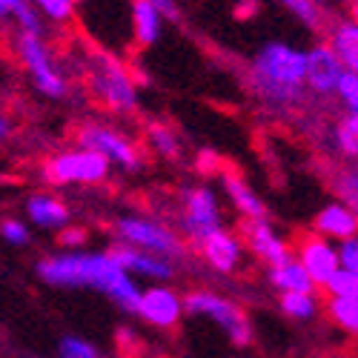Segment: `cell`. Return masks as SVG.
<instances>
[{"label": "cell", "mask_w": 358, "mask_h": 358, "mask_svg": "<svg viewBox=\"0 0 358 358\" xmlns=\"http://www.w3.org/2000/svg\"><path fill=\"white\" fill-rule=\"evenodd\" d=\"M38 278L46 287L55 289H98L106 298L121 307L124 313H135L141 307L143 289L138 287L135 275H129L121 264H117L109 252H55L38 261L35 266Z\"/></svg>", "instance_id": "6da1fadb"}, {"label": "cell", "mask_w": 358, "mask_h": 358, "mask_svg": "<svg viewBox=\"0 0 358 358\" xmlns=\"http://www.w3.org/2000/svg\"><path fill=\"white\" fill-rule=\"evenodd\" d=\"M250 83L258 101L266 106H295L307 89V52L284 41L264 43L252 57Z\"/></svg>", "instance_id": "7a4b0ae2"}, {"label": "cell", "mask_w": 358, "mask_h": 358, "mask_svg": "<svg viewBox=\"0 0 358 358\" xmlns=\"http://www.w3.org/2000/svg\"><path fill=\"white\" fill-rule=\"evenodd\" d=\"M184 301H187L189 315H203L215 327H221L232 347H250L252 344V324H250L247 313L238 307L232 298L210 292V289H192L184 295Z\"/></svg>", "instance_id": "3957f363"}, {"label": "cell", "mask_w": 358, "mask_h": 358, "mask_svg": "<svg viewBox=\"0 0 358 358\" xmlns=\"http://www.w3.org/2000/svg\"><path fill=\"white\" fill-rule=\"evenodd\" d=\"M86 75H89V86H92L98 101L106 103L112 112H132L138 106V89H135L132 72L117 57L106 52L95 55Z\"/></svg>", "instance_id": "277c9868"}, {"label": "cell", "mask_w": 358, "mask_h": 358, "mask_svg": "<svg viewBox=\"0 0 358 358\" xmlns=\"http://www.w3.org/2000/svg\"><path fill=\"white\" fill-rule=\"evenodd\" d=\"M117 241H124L129 247H138L143 252H152L166 261H181L187 255L184 238L175 229L164 227L161 221L152 218H138V215H121L115 221Z\"/></svg>", "instance_id": "5b68a950"}, {"label": "cell", "mask_w": 358, "mask_h": 358, "mask_svg": "<svg viewBox=\"0 0 358 358\" xmlns=\"http://www.w3.org/2000/svg\"><path fill=\"white\" fill-rule=\"evenodd\" d=\"M15 55H17V61L23 64V69L29 72V78H32L35 89L41 95L52 98V101H61L66 98L69 92V80L64 78V72L55 66L52 61V52L46 46L43 38L38 35H20L15 38Z\"/></svg>", "instance_id": "8992f818"}, {"label": "cell", "mask_w": 358, "mask_h": 358, "mask_svg": "<svg viewBox=\"0 0 358 358\" xmlns=\"http://www.w3.org/2000/svg\"><path fill=\"white\" fill-rule=\"evenodd\" d=\"M109 161L92 149H69L57 152L43 164V178L52 187H69V184H101L109 178Z\"/></svg>", "instance_id": "52a82bcc"}, {"label": "cell", "mask_w": 358, "mask_h": 358, "mask_svg": "<svg viewBox=\"0 0 358 358\" xmlns=\"http://www.w3.org/2000/svg\"><path fill=\"white\" fill-rule=\"evenodd\" d=\"M224 229V213L215 189L210 187H192L184 189L181 198V232L192 244L203 241L206 235Z\"/></svg>", "instance_id": "ba28073f"}, {"label": "cell", "mask_w": 358, "mask_h": 358, "mask_svg": "<svg viewBox=\"0 0 358 358\" xmlns=\"http://www.w3.org/2000/svg\"><path fill=\"white\" fill-rule=\"evenodd\" d=\"M78 146L80 149H92V152L103 155L109 164L121 166L127 172H138L143 164L141 146L135 141H129L127 135H121L117 129L101 127V124H86L78 129Z\"/></svg>", "instance_id": "9c48e42d"}, {"label": "cell", "mask_w": 358, "mask_h": 358, "mask_svg": "<svg viewBox=\"0 0 358 358\" xmlns=\"http://www.w3.org/2000/svg\"><path fill=\"white\" fill-rule=\"evenodd\" d=\"M187 313V301L184 295H178V289L166 287V284H155L143 289L141 295V307L138 315L143 318V324L155 327V330H172L178 327V321Z\"/></svg>", "instance_id": "30bf717a"}, {"label": "cell", "mask_w": 358, "mask_h": 358, "mask_svg": "<svg viewBox=\"0 0 358 358\" xmlns=\"http://www.w3.org/2000/svg\"><path fill=\"white\" fill-rule=\"evenodd\" d=\"M347 75L338 52L330 43H315L307 49V89L315 95H338V86Z\"/></svg>", "instance_id": "8fae6325"}, {"label": "cell", "mask_w": 358, "mask_h": 358, "mask_svg": "<svg viewBox=\"0 0 358 358\" xmlns=\"http://www.w3.org/2000/svg\"><path fill=\"white\" fill-rule=\"evenodd\" d=\"M298 261L307 266V273L313 275V281L324 289L333 281V275L341 270V258H338V247L324 238L318 232H307L298 238Z\"/></svg>", "instance_id": "7c38bea8"}, {"label": "cell", "mask_w": 358, "mask_h": 358, "mask_svg": "<svg viewBox=\"0 0 358 358\" xmlns=\"http://www.w3.org/2000/svg\"><path fill=\"white\" fill-rule=\"evenodd\" d=\"M195 250L203 258V264L221 275H232L244 261V241L227 227L213 232V235H206L203 241L195 244Z\"/></svg>", "instance_id": "4fadbf2b"}, {"label": "cell", "mask_w": 358, "mask_h": 358, "mask_svg": "<svg viewBox=\"0 0 358 358\" xmlns=\"http://www.w3.org/2000/svg\"><path fill=\"white\" fill-rule=\"evenodd\" d=\"M117 264L124 266V270L135 278H149L155 284H166L175 278V261H166V258H158L152 252H143L138 247H129L124 241H117L106 250Z\"/></svg>", "instance_id": "5bb4252c"}, {"label": "cell", "mask_w": 358, "mask_h": 358, "mask_svg": "<svg viewBox=\"0 0 358 358\" xmlns=\"http://www.w3.org/2000/svg\"><path fill=\"white\" fill-rule=\"evenodd\" d=\"M241 235H244V241L250 247V252L264 261V264H270V266H281L292 258V250L287 244V238H281V232L266 221H244L241 227Z\"/></svg>", "instance_id": "9a60e30c"}, {"label": "cell", "mask_w": 358, "mask_h": 358, "mask_svg": "<svg viewBox=\"0 0 358 358\" xmlns=\"http://www.w3.org/2000/svg\"><path fill=\"white\" fill-rule=\"evenodd\" d=\"M313 232L330 238V241H347V238H355L358 235V210L352 206L341 203V201H333L321 206L313 218Z\"/></svg>", "instance_id": "2e32d148"}, {"label": "cell", "mask_w": 358, "mask_h": 358, "mask_svg": "<svg viewBox=\"0 0 358 358\" xmlns=\"http://www.w3.org/2000/svg\"><path fill=\"white\" fill-rule=\"evenodd\" d=\"M23 210H26V218L32 221L35 227H41V229L64 232L66 227H72V213H69V206H66L61 198L49 195V192H35V195H29Z\"/></svg>", "instance_id": "e0dca14e"}, {"label": "cell", "mask_w": 358, "mask_h": 358, "mask_svg": "<svg viewBox=\"0 0 358 358\" xmlns=\"http://www.w3.org/2000/svg\"><path fill=\"white\" fill-rule=\"evenodd\" d=\"M221 184H224V192H227L229 203L238 210V215H244V221H261V218H266L264 201L247 184L244 175H238L235 169H227V172H221Z\"/></svg>", "instance_id": "ac0fdd59"}, {"label": "cell", "mask_w": 358, "mask_h": 358, "mask_svg": "<svg viewBox=\"0 0 358 358\" xmlns=\"http://www.w3.org/2000/svg\"><path fill=\"white\" fill-rule=\"evenodd\" d=\"M129 12H132V35H135V43L143 46V49L155 46L161 41L166 15L155 3H149V0H132Z\"/></svg>", "instance_id": "d6986e66"}, {"label": "cell", "mask_w": 358, "mask_h": 358, "mask_svg": "<svg viewBox=\"0 0 358 358\" xmlns=\"http://www.w3.org/2000/svg\"><path fill=\"white\" fill-rule=\"evenodd\" d=\"M266 278H270V284L287 295V292H315L318 284L313 281V275L307 273V266L298 261V255H292L287 264L281 266H270V273H266Z\"/></svg>", "instance_id": "ffe728a7"}, {"label": "cell", "mask_w": 358, "mask_h": 358, "mask_svg": "<svg viewBox=\"0 0 358 358\" xmlns=\"http://www.w3.org/2000/svg\"><path fill=\"white\" fill-rule=\"evenodd\" d=\"M0 15L3 20H15L20 35L43 38V15L35 9L32 0H0Z\"/></svg>", "instance_id": "44dd1931"}, {"label": "cell", "mask_w": 358, "mask_h": 358, "mask_svg": "<svg viewBox=\"0 0 358 358\" xmlns=\"http://www.w3.org/2000/svg\"><path fill=\"white\" fill-rule=\"evenodd\" d=\"M327 43L338 52V57H341V64L347 66V72L358 75V26L352 20L333 26L330 41H327Z\"/></svg>", "instance_id": "7402d4cb"}, {"label": "cell", "mask_w": 358, "mask_h": 358, "mask_svg": "<svg viewBox=\"0 0 358 358\" xmlns=\"http://www.w3.org/2000/svg\"><path fill=\"white\" fill-rule=\"evenodd\" d=\"M278 307L292 321H313L321 310L315 292H287V295L278 298Z\"/></svg>", "instance_id": "603a6c76"}, {"label": "cell", "mask_w": 358, "mask_h": 358, "mask_svg": "<svg viewBox=\"0 0 358 358\" xmlns=\"http://www.w3.org/2000/svg\"><path fill=\"white\" fill-rule=\"evenodd\" d=\"M327 315H330V321L338 330L358 338V298H330L327 301Z\"/></svg>", "instance_id": "cb8c5ba5"}, {"label": "cell", "mask_w": 358, "mask_h": 358, "mask_svg": "<svg viewBox=\"0 0 358 358\" xmlns=\"http://www.w3.org/2000/svg\"><path fill=\"white\" fill-rule=\"evenodd\" d=\"M149 143H152V149L166 161H175L181 155V141H178L175 129L166 124H149Z\"/></svg>", "instance_id": "d4e9b609"}, {"label": "cell", "mask_w": 358, "mask_h": 358, "mask_svg": "<svg viewBox=\"0 0 358 358\" xmlns=\"http://www.w3.org/2000/svg\"><path fill=\"white\" fill-rule=\"evenodd\" d=\"M333 141H336V149L341 155L358 161V115H344L336 132H333Z\"/></svg>", "instance_id": "484cf974"}, {"label": "cell", "mask_w": 358, "mask_h": 358, "mask_svg": "<svg viewBox=\"0 0 358 358\" xmlns=\"http://www.w3.org/2000/svg\"><path fill=\"white\" fill-rule=\"evenodd\" d=\"M333 187H336V201L352 206V210H358V166L350 164V166H341L333 178Z\"/></svg>", "instance_id": "4316f807"}, {"label": "cell", "mask_w": 358, "mask_h": 358, "mask_svg": "<svg viewBox=\"0 0 358 358\" xmlns=\"http://www.w3.org/2000/svg\"><path fill=\"white\" fill-rule=\"evenodd\" d=\"M57 358H103L101 350L80 336H64L57 341Z\"/></svg>", "instance_id": "83f0119b"}, {"label": "cell", "mask_w": 358, "mask_h": 358, "mask_svg": "<svg viewBox=\"0 0 358 358\" xmlns=\"http://www.w3.org/2000/svg\"><path fill=\"white\" fill-rule=\"evenodd\" d=\"M35 9L52 20V23H69L72 15H75V6H78V0H32Z\"/></svg>", "instance_id": "f1b7e54d"}, {"label": "cell", "mask_w": 358, "mask_h": 358, "mask_svg": "<svg viewBox=\"0 0 358 358\" xmlns=\"http://www.w3.org/2000/svg\"><path fill=\"white\" fill-rule=\"evenodd\" d=\"M330 298H358V273L350 270H338L333 275V281L324 287Z\"/></svg>", "instance_id": "f546056e"}, {"label": "cell", "mask_w": 358, "mask_h": 358, "mask_svg": "<svg viewBox=\"0 0 358 358\" xmlns=\"http://www.w3.org/2000/svg\"><path fill=\"white\" fill-rule=\"evenodd\" d=\"M278 3H281L284 9H289L304 26H310V29L321 26V12H318L315 0H278Z\"/></svg>", "instance_id": "4dcf8cb0"}, {"label": "cell", "mask_w": 358, "mask_h": 358, "mask_svg": "<svg viewBox=\"0 0 358 358\" xmlns=\"http://www.w3.org/2000/svg\"><path fill=\"white\" fill-rule=\"evenodd\" d=\"M0 235H3V241L9 247H26L29 241H32V232H29L26 221H20V218H3V224H0Z\"/></svg>", "instance_id": "1f68e13d"}, {"label": "cell", "mask_w": 358, "mask_h": 358, "mask_svg": "<svg viewBox=\"0 0 358 358\" xmlns=\"http://www.w3.org/2000/svg\"><path fill=\"white\" fill-rule=\"evenodd\" d=\"M338 101L347 109V115H358V75L347 72L341 86H338Z\"/></svg>", "instance_id": "d6a6232c"}, {"label": "cell", "mask_w": 358, "mask_h": 358, "mask_svg": "<svg viewBox=\"0 0 358 358\" xmlns=\"http://www.w3.org/2000/svg\"><path fill=\"white\" fill-rule=\"evenodd\" d=\"M338 258H341V270L358 273V235L338 244Z\"/></svg>", "instance_id": "836d02e7"}, {"label": "cell", "mask_w": 358, "mask_h": 358, "mask_svg": "<svg viewBox=\"0 0 358 358\" xmlns=\"http://www.w3.org/2000/svg\"><path fill=\"white\" fill-rule=\"evenodd\" d=\"M57 241H61L64 250L75 252V250L86 241V229H83V227H66L64 232H57Z\"/></svg>", "instance_id": "e575fe53"}, {"label": "cell", "mask_w": 358, "mask_h": 358, "mask_svg": "<svg viewBox=\"0 0 358 358\" xmlns=\"http://www.w3.org/2000/svg\"><path fill=\"white\" fill-rule=\"evenodd\" d=\"M258 12H261V3H258V0H238L232 15H235L238 20H252Z\"/></svg>", "instance_id": "d590c367"}, {"label": "cell", "mask_w": 358, "mask_h": 358, "mask_svg": "<svg viewBox=\"0 0 358 358\" xmlns=\"http://www.w3.org/2000/svg\"><path fill=\"white\" fill-rule=\"evenodd\" d=\"M215 169H221V158L213 152V149H203L198 155V172H215Z\"/></svg>", "instance_id": "8d00e7d4"}, {"label": "cell", "mask_w": 358, "mask_h": 358, "mask_svg": "<svg viewBox=\"0 0 358 358\" xmlns=\"http://www.w3.org/2000/svg\"><path fill=\"white\" fill-rule=\"evenodd\" d=\"M149 3H155L166 17H178V0H149Z\"/></svg>", "instance_id": "74e56055"}, {"label": "cell", "mask_w": 358, "mask_h": 358, "mask_svg": "<svg viewBox=\"0 0 358 358\" xmlns=\"http://www.w3.org/2000/svg\"><path fill=\"white\" fill-rule=\"evenodd\" d=\"M350 20L358 26V0H350Z\"/></svg>", "instance_id": "f35d334b"}, {"label": "cell", "mask_w": 358, "mask_h": 358, "mask_svg": "<svg viewBox=\"0 0 358 358\" xmlns=\"http://www.w3.org/2000/svg\"><path fill=\"white\" fill-rule=\"evenodd\" d=\"M0 135H3V141L9 138V117H3V124H0Z\"/></svg>", "instance_id": "ab89813d"}]
</instances>
